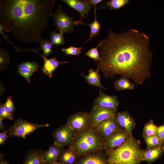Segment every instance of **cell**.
<instances>
[{
	"instance_id": "obj_1",
	"label": "cell",
	"mask_w": 164,
	"mask_h": 164,
	"mask_svg": "<svg viewBox=\"0 0 164 164\" xmlns=\"http://www.w3.org/2000/svg\"><path fill=\"white\" fill-rule=\"evenodd\" d=\"M101 41L100 60L96 65L105 78L119 75L138 85L151 77L153 54L145 34L133 29L120 34L110 30Z\"/></svg>"
},
{
	"instance_id": "obj_2",
	"label": "cell",
	"mask_w": 164,
	"mask_h": 164,
	"mask_svg": "<svg viewBox=\"0 0 164 164\" xmlns=\"http://www.w3.org/2000/svg\"><path fill=\"white\" fill-rule=\"evenodd\" d=\"M53 0H1L0 24L23 43H39L49 26Z\"/></svg>"
},
{
	"instance_id": "obj_3",
	"label": "cell",
	"mask_w": 164,
	"mask_h": 164,
	"mask_svg": "<svg viewBox=\"0 0 164 164\" xmlns=\"http://www.w3.org/2000/svg\"><path fill=\"white\" fill-rule=\"evenodd\" d=\"M140 142L132 135L108 154V164H140L142 150Z\"/></svg>"
},
{
	"instance_id": "obj_4",
	"label": "cell",
	"mask_w": 164,
	"mask_h": 164,
	"mask_svg": "<svg viewBox=\"0 0 164 164\" xmlns=\"http://www.w3.org/2000/svg\"><path fill=\"white\" fill-rule=\"evenodd\" d=\"M103 141L90 127L76 132L69 148L77 156L89 154L103 148Z\"/></svg>"
},
{
	"instance_id": "obj_5",
	"label": "cell",
	"mask_w": 164,
	"mask_h": 164,
	"mask_svg": "<svg viewBox=\"0 0 164 164\" xmlns=\"http://www.w3.org/2000/svg\"><path fill=\"white\" fill-rule=\"evenodd\" d=\"M49 124H38L18 118L9 128V136H15L25 138L26 136L31 134L36 130L49 126Z\"/></svg>"
},
{
	"instance_id": "obj_6",
	"label": "cell",
	"mask_w": 164,
	"mask_h": 164,
	"mask_svg": "<svg viewBox=\"0 0 164 164\" xmlns=\"http://www.w3.org/2000/svg\"><path fill=\"white\" fill-rule=\"evenodd\" d=\"M58 30L64 33L72 32L76 21L64 12L62 6L59 5L56 10L52 16Z\"/></svg>"
},
{
	"instance_id": "obj_7",
	"label": "cell",
	"mask_w": 164,
	"mask_h": 164,
	"mask_svg": "<svg viewBox=\"0 0 164 164\" xmlns=\"http://www.w3.org/2000/svg\"><path fill=\"white\" fill-rule=\"evenodd\" d=\"M116 116L107 119L93 128L103 141L121 130Z\"/></svg>"
},
{
	"instance_id": "obj_8",
	"label": "cell",
	"mask_w": 164,
	"mask_h": 164,
	"mask_svg": "<svg viewBox=\"0 0 164 164\" xmlns=\"http://www.w3.org/2000/svg\"><path fill=\"white\" fill-rule=\"evenodd\" d=\"M117 111L94 104L89 113V125L93 128L99 123L109 118L116 116Z\"/></svg>"
},
{
	"instance_id": "obj_9",
	"label": "cell",
	"mask_w": 164,
	"mask_h": 164,
	"mask_svg": "<svg viewBox=\"0 0 164 164\" xmlns=\"http://www.w3.org/2000/svg\"><path fill=\"white\" fill-rule=\"evenodd\" d=\"M75 131L67 124L53 131L52 133L54 144L61 147L69 145L72 142Z\"/></svg>"
},
{
	"instance_id": "obj_10",
	"label": "cell",
	"mask_w": 164,
	"mask_h": 164,
	"mask_svg": "<svg viewBox=\"0 0 164 164\" xmlns=\"http://www.w3.org/2000/svg\"><path fill=\"white\" fill-rule=\"evenodd\" d=\"M130 136L128 132L123 128L104 141L103 148L108 154L116 148L123 144Z\"/></svg>"
},
{
	"instance_id": "obj_11",
	"label": "cell",
	"mask_w": 164,
	"mask_h": 164,
	"mask_svg": "<svg viewBox=\"0 0 164 164\" xmlns=\"http://www.w3.org/2000/svg\"><path fill=\"white\" fill-rule=\"evenodd\" d=\"M89 118V113L78 111L69 117L66 124L75 132H79L90 127Z\"/></svg>"
},
{
	"instance_id": "obj_12",
	"label": "cell",
	"mask_w": 164,
	"mask_h": 164,
	"mask_svg": "<svg viewBox=\"0 0 164 164\" xmlns=\"http://www.w3.org/2000/svg\"><path fill=\"white\" fill-rule=\"evenodd\" d=\"M94 104L102 108L113 109L117 111L119 101L116 96L107 95L99 88V95L94 100Z\"/></svg>"
},
{
	"instance_id": "obj_13",
	"label": "cell",
	"mask_w": 164,
	"mask_h": 164,
	"mask_svg": "<svg viewBox=\"0 0 164 164\" xmlns=\"http://www.w3.org/2000/svg\"><path fill=\"white\" fill-rule=\"evenodd\" d=\"M61 1L80 13V18L79 21H76V26L82 24V19L86 18L85 15H88L90 10L93 8V5L86 3L84 0H62Z\"/></svg>"
},
{
	"instance_id": "obj_14",
	"label": "cell",
	"mask_w": 164,
	"mask_h": 164,
	"mask_svg": "<svg viewBox=\"0 0 164 164\" xmlns=\"http://www.w3.org/2000/svg\"><path fill=\"white\" fill-rule=\"evenodd\" d=\"M120 125L132 136V132L136 125L135 122L127 111L117 112L116 116Z\"/></svg>"
},
{
	"instance_id": "obj_15",
	"label": "cell",
	"mask_w": 164,
	"mask_h": 164,
	"mask_svg": "<svg viewBox=\"0 0 164 164\" xmlns=\"http://www.w3.org/2000/svg\"><path fill=\"white\" fill-rule=\"evenodd\" d=\"M32 50L38 53L42 57L44 61V65L42 68L43 72L50 77H53V72L59 65L61 64L69 63L68 62L66 61L60 62L57 60L55 57L47 59L43 54L38 52L37 50L32 49Z\"/></svg>"
},
{
	"instance_id": "obj_16",
	"label": "cell",
	"mask_w": 164,
	"mask_h": 164,
	"mask_svg": "<svg viewBox=\"0 0 164 164\" xmlns=\"http://www.w3.org/2000/svg\"><path fill=\"white\" fill-rule=\"evenodd\" d=\"M162 143L154 148L143 150L142 152V161H145L151 163L159 158L164 150L162 148Z\"/></svg>"
},
{
	"instance_id": "obj_17",
	"label": "cell",
	"mask_w": 164,
	"mask_h": 164,
	"mask_svg": "<svg viewBox=\"0 0 164 164\" xmlns=\"http://www.w3.org/2000/svg\"><path fill=\"white\" fill-rule=\"evenodd\" d=\"M63 147L53 144L46 151L43 158V164H50L57 161L63 151Z\"/></svg>"
},
{
	"instance_id": "obj_18",
	"label": "cell",
	"mask_w": 164,
	"mask_h": 164,
	"mask_svg": "<svg viewBox=\"0 0 164 164\" xmlns=\"http://www.w3.org/2000/svg\"><path fill=\"white\" fill-rule=\"evenodd\" d=\"M45 152L40 149L29 151L25 157L23 164H43V158Z\"/></svg>"
},
{
	"instance_id": "obj_19",
	"label": "cell",
	"mask_w": 164,
	"mask_h": 164,
	"mask_svg": "<svg viewBox=\"0 0 164 164\" xmlns=\"http://www.w3.org/2000/svg\"><path fill=\"white\" fill-rule=\"evenodd\" d=\"M99 71L97 69L94 70L91 68L89 70L87 75H85L83 73H81V74L89 84L99 87L101 89L106 90L107 88L103 87L101 83Z\"/></svg>"
},
{
	"instance_id": "obj_20",
	"label": "cell",
	"mask_w": 164,
	"mask_h": 164,
	"mask_svg": "<svg viewBox=\"0 0 164 164\" xmlns=\"http://www.w3.org/2000/svg\"><path fill=\"white\" fill-rule=\"evenodd\" d=\"M135 87L134 84L131 82L129 79L121 77L118 79H115L114 87L117 91L128 90H132Z\"/></svg>"
},
{
	"instance_id": "obj_21",
	"label": "cell",
	"mask_w": 164,
	"mask_h": 164,
	"mask_svg": "<svg viewBox=\"0 0 164 164\" xmlns=\"http://www.w3.org/2000/svg\"><path fill=\"white\" fill-rule=\"evenodd\" d=\"M77 156L73 151L69 148L63 151L58 160L64 164H73Z\"/></svg>"
},
{
	"instance_id": "obj_22",
	"label": "cell",
	"mask_w": 164,
	"mask_h": 164,
	"mask_svg": "<svg viewBox=\"0 0 164 164\" xmlns=\"http://www.w3.org/2000/svg\"><path fill=\"white\" fill-rule=\"evenodd\" d=\"M80 164H108L106 160L102 156L98 154L89 155L82 159Z\"/></svg>"
},
{
	"instance_id": "obj_23",
	"label": "cell",
	"mask_w": 164,
	"mask_h": 164,
	"mask_svg": "<svg viewBox=\"0 0 164 164\" xmlns=\"http://www.w3.org/2000/svg\"><path fill=\"white\" fill-rule=\"evenodd\" d=\"M96 8H95L94 15L95 19L94 21L90 24L85 23L83 22L82 24H85L89 26L91 28L90 36L88 39L86 41H90L95 36L99 33V31L101 28V25L97 20V16L96 14Z\"/></svg>"
},
{
	"instance_id": "obj_24",
	"label": "cell",
	"mask_w": 164,
	"mask_h": 164,
	"mask_svg": "<svg viewBox=\"0 0 164 164\" xmlns=\"http://www.w3.org/2000/svg\"><path fill=\"white\" fill-rule=\"evenodd\" d=\"M157 127L154 124L152 119L149 120L144 126L142 131L143 137L156 135Z\"/></svg>"
},
{
	"instance_id": "obj_25",
	"label": "cell",
	"mask_w": 164,
	"mask_h": 164,
	"mask_svg": "<svg viewBox=\"0 0 164 164\" xmlns=\"http://www.w3.org/2000/svg\"><path fill=\"white\" fill-rule=\"evenodd\" d=\"M39 43L40 46L38 50H40L43 51V54L45 57H47L48 56L53 53V45L51 41L46 39H44Z\"/></svg>"
},
{
	"instance_id": "obj_26",
	"label": "cell",
	"mask_w": 164,
	"mask_h": 164,
	"mask_svg": "<svg viewBox=\"0 0 164 164\" xmlns=\"http://www.w3.org/2000/svg\"><path fill=\"white\" fill-rule=\"evenodd\" d=\"M63 34V32H60L58 33L56 31H54L50 33V41L53 45L60 46L65 43Z\"/></svg>"
},
{
	"instance_id": "obj_27",
	"label": "cell",
	"mask_w": 164,
	"mask_h": 164,
	"mask_svg": "<svg viewBox=\"0 0 164 164\" xmlns=\"http://www.w3.org/2000/svg\"><path fill=\"white\" fill-rule=\"evenodd\" d=\"M146 143L147 149H149L154 148L161 144L163 141H161L156 135L143 137Z\"/></svg>"
},
{
	"instance_id": "obj_28",
	"label": "cell",
	"mask_w": 164,
	"mask_h": 164,
	"mask_svg": "<svg viewBox=\"0 0 164 164\" xmlns=\"http://www.w3.org/2000/svg\"><path fill=\"white\" fill-rule=\"evenodd\" d=\"M129 0H111L105 2L106 6H108L110 9H119L128 4Z\"/></svg>"
},
{
	"instance_id": "obj_29",
	"label": "cell",
	"mask_w": 164,
	"mask_h": 164,
	"mask_svg": "<svg viewBox=\"0 0 164 164\" xmlns=\"http://www.w3.org/2000/svg\"><path fill=\"white\" fill-rule=\"evenodd\" d=\"M9 62V55L6 50L2 47L0 49V69L6 68Z\"/></svg>"
},
{
	"instance_id": "obj_30",
	"label": "cell",
	"mask_w": 164,
	"mask_h": 164,
	"mask_svg": "<svg viewBox=\"0 0 164 164\" xmlns=\"http://www.w3.org/2000/svg\"><path fill=\"white\" fill-rule=\"evenodd\" d=\"M38 67V64L36 62L30 61L23 62L17 66L18 68L26 69L33 72L37 71Z\"/></svg>"
},
{
	"instance_id": "obj_31",
	"label": "cell",
	"mask_w": 164,
	"mask_h": 164,
	"mask_svg": "<svg viewBox=\"0 0 164 164\" xmlns=\"http://www.w3.org/2000/svg\"><path fill=\"white\" fill-rule=\"evenodd\" d=\"M101 43V41L97 47L93 48L87 52L85 53L86 55L93 59L95 61L97 62L99 61L100 60V56L97 49L100 46Z\"/></svg>"
},
{
	"instance_id": "obj_32",
	"label": "cell",
	"mask_w": 164,
	"mask_h": 164,
	"mask_svg": "<svg viewBox=\"0 0 164 164\" xmlns=\"http://www.w3.org/2000/svg\"><path fill=\"white\" fill-rule=\"evenodd\" d=\"M82 49V46L77 47L71 46L67 48H62L61 51L64 52L67 55L77 56L81 53Z\"/></svg>"
},
{
	"instance_id": "obj_33",
	"label": "cell",
	"mask_w": 164,
	"mask_h": 164,
	"mask_svg": "<svg viewBox=\"0 0 164 164\" xmlns=\"http://www.w3.org/2000/svg\"><path fill=\"white\" fill-rule=\"evenodd\" d=\"M5 110L9 113L13 114L15 108L12 97H7L5 102L3 104Z\"/></svg>"
},
{
	"instance_id": "obj_34",
	"label": "cell",
	"mask_w": 164,
	"mask_h": 164,
	"mask_svg": "<svg viewBox=\"0 0 164 164\" xmlns=\"http://www.w3.org/2000/svg\"><path fill=\"white\" fill-rule=\"evenodd\" d=\"M17 72L23 77L28 83H30V77L34 73L30 70L20 68H18Z\"/></svg>"
},
{
	"instance_id": "obj_35",
	"label": "cell",
	"mask_w": 164,
	"mask_h": 164,
	"mask_svg": "<svg viewBox=\"0 0 164 164\" xmlns=\"http://www.w3.org/2000/svg\"><path fill=\"white\" fill-rule=\"evenodd\" d=\"M13 116V114H10L5 110L3 104L0 103V118L3 119H7L12 120Z\"/></svg>"
},
{
	"instance_id": "obj_36",
	"label": "cell",
	"mask_w": 164,
	"mask_h": 164,
	"mask_svg": "<svg viewBox=\"0 0 164 164\" xmlns=\"http://www.w3.org/2000/svg\"><path fill=\"white\" fill-rule=\"evenodd\" d=\"M156 135L162 141L164 139V124L157 127Z\"/></svg>"
},
{
	"instance_id": "obj_37",
	"label": "cell",
	"mask_w": 164,
	"mask_h": 164,
	"mask_svg": "<svg viewBox=\"0 0 164 164\" xmlns=\"http://www.w3.org/2000/svg\"><path fill=\"white\" fill-rule=\"evenodd\" d=\"M9 131V128L7 129L3 132L0 133V145L4 144L8 138L9 135L7 133Z\"/></svg>"
},
{
	"instance_id": "obj_38",
	"label": "cell",
	"mask_w": 164,
	"mask_h": 164,
	"mask_svg": "<svg viewBox=\"0 0 164 164\" xmlns=\"http://www.w3.org/2000/svg\"><path fill=\"white\" fill-rule=\"evenodd\" d=\"M5 30V29L3 26L0 24V33L2 34L4 37V39L7 42L9 43L12 44L14 46V48L17 51H19L22 50L20 49V48H18L17 47L15 46L10 41L8 38L5 34L4 30Z\"/></svg>"
},
{
	"instance_id": "obj_39",
	"label": "cell",
	"mask_w": 164,
	"mask_h": 164,
	"mask_svg": "<svg viewBox=\"0 0 164 164\" xmlns=\"http://www.w3.org/2000/svg\"><path fill=\"white\" fill-rule=\"evenodd\" d=\"M84 1L89 5H95L96 8V5L98 3L103 1L102 0H87Z\"/></svg>"
},
{
	"instance_id": "obj_40",
	"label": "cell",
	"mask_w": 164,
	"mask_h": 164,
	"mask_svg": "<svg viewBox=\"0 0 164 164\" xmlns=\"http://www.w3.org/2000/svg\"><path fill=\"white\" fill-rule=\"evenodd\" d=\"M2 120L3 119L0 118V129L1 131L3 130L5 127V125L2 122Z\"/></svg>"
},
{
	"instance_id": "obj_41",
	"label": "cell",
	"mask_w": 164,
	"mask_h": 164,
	"mask_svg": "<svg viewBox=\"0 0 164 164\" xmlns=\"http://www.w3.org/2000/svg\"><path fill=\"white\" fill-rule=\"evenodd\" d=\"M50 164H64L61 162H58L57 161L53 162Z\"/></svg>"
},
{
	"instance_id": "obj_42",
	"label": "cell",
	"mask_w": 164,
	"mask_h": 164,
	"mask_svg": "<svg viewBox=\"0 0 164 164\" xmlns=\"http://www.w3.org/2000/svg\"><path fill=\"white\" fill-rule=\"evenodd\" d=\"M0 164H9L8 162L4 161H2L0 162Z\"/></svg>"
},
{
	"instance_id": "obj_43",
	"label": "cell",
	"mask_w": 164,
	"mask_h": 164,
	"mask_svg": "<svg viewBox=\"0 0 164 164\" xmlns=\"http://www.w3.org/2000/svg\"><path fill=\"white\" fill-rule=\"evenodd\" d=\"M162 146L163 149L164 150V140L163 141V142H162Z\"/></svg>"
}]
</instances>
